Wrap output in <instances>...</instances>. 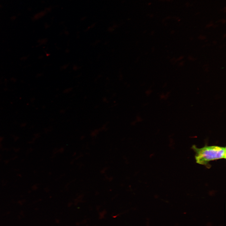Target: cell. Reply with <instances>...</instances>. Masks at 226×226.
<instances>
[{"instance_id":"6da1fadb","label":"cell","mask_w":226,"mask_h":226,"mask_svg":"<svg viewBox=\"0 0 226 226\" xmlns=\"http://www.w3.org/2000/svg\"><path fill=\"white\" fill-rule=\"evenodd\" d=\"M191 148L195 153V157L196 163L201 165L208 166L210 161L226 159L225 147L205 145L202 148H198L194 145Z\"/></svg>"}]
</instances>
